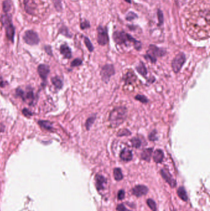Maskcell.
I'll use <instances>...</instances> for the list:
<instances>
[{"instance_id":"cb8c5ba5","label":"cell","mask_w":210,"mask_h":211,"mask_svg":"<svg viewBox=\"0 0 210 211\" xmlns=\"http://www.w3.org/2000/svg\"><path fill=\"white\" fill-rule=\"evenodd\" d=\"M114 178L116 181H120L123 179V173L120 168H115L113 170Z\"/></svg>"},{"instance_id":"d6986e66","label":"cell","mask_w":210,"mask_h":211,"mask_svg":"<svg viewBox=\"0 0 210 211\" xmlns=\"http://www.w3.org/2000/svg\"><path fill=\"white\" fill-rule=\"evenodd\" d=\"M136 77L133 72H128L125 76V82L126 84H131L135 82Z\"/></svg>"},{"instance_id":"3957f363","label":"cell","mask_w":210,"mask_h":211,"mask_svg":"<svg viewBox=\"0 0 210 211\" xmlns=\"http://www.w3.org/2000/svg\"><path fill=\"white\" fill-rule=\"evenodd\" d=\"M166 50L160 48L155 45H150L147 51L146 55L144 56L146 59L148 60L152 63L156 62V58L158 57H162L166 55Z\"/></svg>"},{"instance_id":"f35d334b","label":"cell","mask_w":210,"mask_h":211,"mask_svg":"<svg viewBox=\"0 0 210 211\" xmlns=\"http://www.w3.org/2000/svg\"><path fill=\"white\" fill-rule=\"evenodd\" d=\"M125 198V191L123 190H120L118 193V199L122 200Z\"/></svg>"},{"instance_id":"d590c367","label":"cell","mask_w":210,"mask_h":211,"mask_svg":"<svg viewBox=\"0 0 210 211\" xmlns=\"http://www.w3.org/2000/svg\"><path fill=\"white\" fill-rule=\"evenodd\" d=\"M16 95L17 96L21 97L22 99H24V96H25V92L21 89H17L16 90Z\"/></svg>"},{"instance_id":"ffe728a7","label":"cell","mask_w":210,"mask_h":211,"mask_svg":"<svg viewBox=\"0 0 210 211\" xmlns=\"http://www.w3.org/2000/svg\"><path fill=\"white\" fill-rule=\"evenodd\" d=\"M96 114H93V115L90 116L88 119L86 120L85 126H86V129L87 130H90L91 127H92V126L93 125V124H94L95 120H96Z\"/></svg>"},{"instance_id":"d6a6232c","label":"cell","mask_w":210,"mask_h":211,"mask_svg":"<svg viewBox=\"0 0 210 211\" xmlns=\"http://www.w3.org/2000/svg\"><path fill=\"white\" fill-rule=\"evenodd\" d=\"M135 99L138 100L140 102H141L142 103H146L149 101L148 99L144 95H137L136 97H135Z\"/></svg>"},{"instance_id":"603a6c76","label":"cell","mask_w":210,"mask_h":211,"mask_svg":"<svg viewBox=\"0 0 210 211\" xmlns=\"http://www.w3.org/2000/svg\"><path fill=\"white\" fill-rule=\"evenodd\" d=\"M178 195L179 196V198L183 200L184 201H187V193L185 189H184V187L181 186L179 187L178 189Z\"/></svg>"},{"instance_id":"f1b7e54d","label":"cell","mask_w":210,"mask_h":211,"mask_svg":"<svg viewBox=\"0 0 210 211\" xmlns=\"http://www.w3.org/2000/svg\"><path fill=\"white\" fill-rule=\"evenodd\" d=\"M157 17H158V21H159V26L162 25L164 22V17H163V13L160 9L157 10Z\"/></svg>"},{"instance_id":"83f0119b","label":"cell","mask_w":210,"mask_h":211,"mask_svg":"<svg viewBox=\"0 0 210 211\" xmlns=\"http://www.w3.org/2000/svg\"><path fill=\"white\" fill-rule=\"evenodd\" d=\"M84 44H85L86 46L87 47V49L89 50V51L93 52L94 50V46H93L92 43L91 42L90 40L86 37H84Z\"/></svg>"},{"instance_id":"6da1fadb","label":"cell","mask_w":210,"mask_h":211,"mask_svg":"<svg viewBox=\"0 0 210 211\" xmlns=\"http://www.w3.org/2000/svg\"><path fill=\"white\" fill-rule=\"evenodd\" d=\"M113 39L114 42L119 45H128V43H132L134 48L137 51H140L142 48V43L141 42L136 40L131 35L124 31L115 32L113 34Z\"/></svg>"},{"instance_id":"74e56055","label":"cell","mask_w":210,"mask_h":211,"mask_svg":"<svg viewBox=\"0 0 210 211\" xmlns=\"http://www.w3.org/2000/svg\"><path fill=\"white\" fill-rule=\"evenodd\" d=\"M116 210L118 211H131L128 209H127L123 204H119L118 207H116Z\"/></svg>"},{"instance_id":"7402d4cb","label":"cell","mask_w":210,"mask_h":211,"mask_svg":"<svg viewBox=\"0 0 210 211\" xmlns=\"http://www.w3.org/2000/svg\"><path fill=\"white\" fill-rule=\"evenodd\" d=\"M52 83L54 85L57 89H61L63 86V82L58 77H54L51 79Z\"/></svg>"},{"instance_id":"7a4b0ae2","label":"cell","mask_w":210,"mask_h":211,"mask_svg":"<svg viewBox=\"0 0 210 211\" xmlns=\"http://www.w3.org/2000/svg\"><path fill=\"white\" fill-rule=\"evenodd\" d=\"M127 117V109L123 106L115 108L109 116V122L112 128L115 129L121 126Z\"/></svg>"},{"instance_id":"ba28073f","label":"cell","mask_w":210,"mask_h":211,"mask_svg":"<svg viewBox=\"0 0 210 211\" xmlns=\"http://www.w3.org/2000/svg\"><path fill=\"white\" fill-rule=\"evenodd\" d=\"M24 42L29 45H36L40 42V39L38 34L32 30H27L24 35Z\"/></svg>"},{"instance_id":"e575fe53","label":"cell","mask_w":210,"mask_h":211,"mask_svg":"<svg viewBox=\"0 0 210 211\" xmlns=\"http://www.w3.org/2000/svg\"><path fill=\"white\" fill-rule=\"evenodd\" d=\"M81 64H82V61L80 59L77 58L72 62L71 66L72 67H77V66H80V65H81Z\"/></svg>"},{"instance_id":"4fadbf2b","label":"cell","mask_w":210,"mask_h":211,"mask_svg":"<svg viewBox=\"0 0 210 211\" xmlns=\"http://www.w3.org/2000/svg\"><path fill=\"white\" fill-rule=\"evenodd\" d=\"M120 159L125 162H128L133 159V153L131 150L128 148H125L122 150L120 154Z\"/></svg>"},{"instance_id":"9a60e30c","label":"cell","mask_w":210,"mask_h":211,"mask_svg":"<svg viewBox=\"0 0 210 211\" xmlns=\"http://www.w3.org/2000/svg\"><path fill=\"white\" fill-rule=\"evenodd\" d=\"M153 161L156 163H161L164 158V154L162 150L158 149L155 151L153 156Z\"/></svg>"},{"instance_id":"8992f818","label":"cell","mask_w":210,"mask_h":211,"mask_svg":"<svg viewBox=\"0 0 210 211\" xmlns=\"http://www.w3.org/2000/svg\"><path fill=\"white\" fill-rule=\"evenodd\" d=\"M115 74V69L112 64H106L103 65L100 70L101 79L105 83H108L110 77Z\"/></svg>"},{"instance_id":"9c48e42d","label":"cell","mask_w":210,"mask_h":211,"mask_svg":"<svg viewBox=\"0 0 210 211\" xmlns=\"http://www.w3.org/2000/svg\"><path fill=\"white\" fill-rule=\"evenodd\" d=\"M25 12L30 15H35L38 5L35 0H24L23 2Z\"/></svg>"},{"instance_id":"4316f807","label":"cell","mask_w":210,"mask_h":211,"mask_svg":"<svg viewBox=\"0 0 210 211\" xmlns=\"http://www.w3.org/2000/svg\"><path fill=\"white\" fill-rule=\"evenodd\" d=\"M138 18V15L136 13L133 12V11H130L129 12L127 13L126 17H125V19L127 21H132L136 19H137Z\"/></svg>"},{"instance_id":"ac0fdd59","label":"cell","mask_w":210,"mask_h":211,"mask_svg":"<svg viewBox=\"0 0 210 211\" xmlns=\"http://www.w3.org/2000/svg\"><path fill=\"white\" fill-rule=\"evenodd\" d=\"M137 71L142 75L143 77H146L147 74V69L146 67V65H144V64L142 62H140L139 64V65L136 67Z\"/></svg>"},{"instance_id":"30bf717a","label":"cell","mask_w":210,"mask_h":211,"mask_svg":"<svg viewBox=\"0 0 210 211\" xmlns=\"http://www.w3.org/2000/svg\"><path fill=\"white\" fill-rule=\"evenodd\" d=\"M148 192V188L144 185L136 186L132 189V193L137 197L142 196L146 195Z\"/></svg>"},{"instance_id":"5bb4252c","label":"cell","mask_w":210,"mask_h":211,"mask_svg":"<svg viewBox=\"0 0 210 211\" xmlns=\"http://www.w3.org/2000/svg\"><path fill=\"white\" fill-rule=\"evenodd\" d=\"M60 51H61V53L64 56V57L65 58H66V59L71 58V57H72L71 49L69 48V46L67 45L64 44V45H61V48H60Z\"/></svg>"},{"instance_id":"f546056e","label":"cell","mask_w":210,"mask_h":211,"mask_svg":"<svg viewBox=\"0 0 210 211\" xmlns=\"http://www.w3.org/2000/svg\"><path fill=\"white\" fill-rule=\"evenodd\" d=\"M131 133L127 129H121L117 133L118 136H130Z\"/></svg>"},{"instance_id":"1f68e13d","label":"cell","mask_w":210,"mask_h":211,"mask_svg":"<svg viewBox=\"0 0 210 211\" xmlns=\"http://www.w3.org/2000/svg\"><path fill=\"white\" fill-rule=\"evenodd\" d=\"M149 139L150 141H152V142H154V141L158 139V137H157V135H156V131L155 130H153L152 132H151L149 133Z\"/></svg>"},{"instance_id":"60d3db41","label":"cell","mask_w":210,"mask_h":211,"mask_svg":"<svg viewBox=\"0 0 210 211\" xmlns=\"http://www.w3.org/2000/svg\"><path fill=\"white\" fill-rule=\"evenodd\" d=\"M44 49H45V51H46L47 53L49 55H52V50H51V46H46L44 47Z\"/></svg>"},{"instance_id":"836d02e7","label":"cell","mask_w":210,"mask_h":211,"mask_svg":"<svg viewBox=\"0 0 210 211\" xmlns=\"http://www.w3.org/2000/svg\"><path fill=\"white\" fill-rule=\"evenodd\" d=\"M90 27V23L88 21L84 20L82 22H81L80 24V28L81 30H84L86 28H88Z\"/></svg>"},{"instance_id":"277c9868","label":"cell","mask_w":210,"mask_h":211,"mask_svg":"<svg viewBox=\"0 0 210 211\" xmlns=\"http://www.w3.org/2000/svg\"><path fill=\"white\" fill-rule=\"evenodd\" d=\"M2 21L6 30L7 38L8 39V40L13 42L15 35V28L12 22L11 15L9 14L4 15L3 16H2Z\"/></svg>"},{"instance_id":"7c38bea8","label":"cell","mask_w":210,"mask_h":211,"mask_svg":"<svg viewBox=\"0 0 210 211\" xmlns=\"http://www.w3.org/2000/svg\"><path fill=\"white\" fill-rule=\"evenodd\" d=\"M50 69L49 66L45 64H40L38 67V72L40 77L43 80H45L49 74Z\"/></svg>"},{"instance_id":"ab89813d","label":"cell","mask_w":210,"mask_h":211,"mask_svg":"<svg viewBox=\"0 0 210 211\" xmlns=\"http://www.w3.org/2000/svg\"><path fill=\"white\" fill-rule=\"evenodd\" d=\"M22 114L25 117H29L32 116V113L29 110H28L27 109H25V108L22 110Z\"/></svg>"},{"instance_id":"8d00e7d4","label":"cell","mask_w":210,"mask_h":211,"mask_svg":"<svg viewBox=\"0 0 210 211\" xmlns=\"http://www.w3.org/2000/svg\"><path fill=\"white\" fill-rule=\"evenodd\" d=\"M61 33H63V35H65V36L68 37H71V35H70V33L68 32V28H67L66 27H64V28H61Z\"/></svg>"},{"instance_id":"5b68a950","label":"cell","mask_w":210,"mask_h":211,"mask_svg":"<svg viewBox=\"0 0 210 211\" xmlns=\"http://www.w3.org/2000/svg\"><path fill=\"white\" fill-rule=\"evenodd\" d=\"M97 41L99 45L101 46H105L107 45L109 40L107 28L106 27L99 25L97 28Z\"/></svg>"},{"instance_id":"8fae6325","label":"cell","mask_w":210,"mask_h":211,"mask_svg":"<svg viewBox=\"0 0 210 211\" xmlns=\"http://www.w3.org/2000/svg\"><path fill=\"white\" fill-rule=\"evenodd\" d=\"M160 173L162 176V177L165 179V180L171 186L172 188L176 185V182L175 181L172 177V176L169 173V172L166 169H162L160 171Z\"/></svg>"},{"instance_id":"484cf974","label":"cell","mask_w":210,"mask_h":211,"mask_svg":"<svg viewBox=\"0 0 210 211\" xmlns=\"http://www.w3.org/2000/svg\"><path fill=\"white\" fill-rule=\"evenodd\" d=\"M131 143L132 144L133 147H134L135 148H139L141 146V144H142L141 140L137 137L133 138L131 139Z\"/></svg>"},{"instance_id":"52a82bcc","label":"cell","mask_w":210,"mask_h":211,"mask_svg":"<svg viewBox=\"0 0 210 211\" xmlns=\"http://www.w3.org/2000/svg\"><path fill=\"white\" fill-rule=\"evenodd\" d=\"M185 62V56L183 53V52H179L178 55H177L175 57L172 62H171V66L173 71L175 73H178L180 71L182 67L184 64Z\"/></svg>"},{"instance_id":"b9f144b4","label":"cell","mask_w":210,"mask_h":211,"mask_svg":"<svg viewBox=\"0 0 210 211\" xmlns=\"http://www.w3.org/2000/svg\"><path fill=\"white\" fill-rule=\"evenodd\" d=\"M5 130V127L3 124H0V132H3Z\"/></svg>"},{"instance_id":"4dcf8cb0","label":"cell","mask_w":210,"mask_h":211,"mask_svg":"<svg viewBox=\"0 0 210 211\" xmlns=\"http://www.w3.org/2000/svg\"><path fill=\"white\" fill-rule=\"evenodd\" d=\"M147 205L149 206V207L150 208V209L152 211H156V204L153 200H152L151 199H149L147 201Z\"/></svg>"},{"instance_id":"44dd1931","label":"cell","mask_w":210,"mask_h":211,"mask_svg":"<svg viewBox=\"0 0 210 211\" xmlns=\"http://www.w3.org/2000/svg\"><path fill=\"white\" fill-rule=\"evenodd\" d=\"M39 125L43 129L47 130H51L52 129V123L48 120H40L38 122Z\"/></svg>"},{"instance_id":"d4e9b609","label":"cell","mask_w":210,"mask_h":211,"mask_svg":"<svg viewBox=\"0 0 210 211\" xmlns=\"http://www.w3.org/2000/svg\"><path fill=\"white\" fill-rule=\"evenodd\" d=\"M12 8V2L11 0H5L3 3V11L5 13H8Z\"/></svg>"},{"instance_id":"7bdbcfd3","label":"cell","mask_w":210,"mask_h":211,"mask_svg":"<svg viewBox=\"0 0 210 211\" xmlns=\"http://www.w3.org/2000/svg\"><path fill=\"white\" fill-rule=\"evenodd\" d=\"M125 1L126 3H129V4H131V0H125Z\"/></svg>"},{"instance_id":"2e32d148","label":"cell","mask_w":210,"mask_h":211,"mask_svg":"<svg viewBox=\"0 0 210 211\" xmlns=\"http://www.w3.org/2000/svg\"><path fill=\"white\" fill-rule=\"evenodd\" d=\"M96 187L98 190L103 189V185L106 183V179L102 175L97 174L96 175Z\"/></svg>"},{"instance_id":"e0dca14e","label":"cell","mask_w":210,"mask_h":211,"mask_svg":"<svg viewBox=\"0 0 210 211\" xmlns=\"http://www.w3.org/2000/svg\"><path fill=\"white\" fill-rule=\"evenodd\" d=\"M152 153V148H147L144 149L141 153V158L146 161L149 162Z\"/></svg>"}]
</instances>
